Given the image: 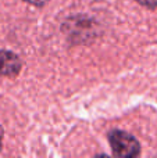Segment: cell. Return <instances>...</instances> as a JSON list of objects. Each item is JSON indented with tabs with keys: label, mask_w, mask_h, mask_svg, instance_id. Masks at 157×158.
<instances>
[{
	"label": "cell",
	"mask_w": 157,
	"mask_h": 158,
	"mask_svg": "<svg viewBox=\"0 0 157 158\" xmlns=\"http://www.w3.org/2000/svg\"><path fill=\"white\" fill-rule=\"evenodd\" d=\"M22 63L15 53L10 50H0V77L13 78L19 74Z\"/></svg>",
	"instance_id": "obj_2"
},
{
	"label": "cell",
	"mask_w": 157,
	"mask_h": 158,
	"mask_svg": "<svg viewBox=\"0 0 157 158\" xmlns=\"http://www.w3.org/2000/svg\"><path fill=\"white\" fill-rule=\"evenodd\" d=\"M141 4H143V6H146V7H149V8H155L157 7V0H138Z\"/></svg>",
	"instance_id": "obj_3"
},
{
	"label": "cell",
	"mask_w": 157,
	"mask_h": 158,
	"mask_svg": "<svg viewBox=\"0 0 157 158\" xmlns=\"http://www.w3.org/2000/svg\"><path fill=\"white\" fill-rule=\"evenodd\" d=\"M27 3H31V4H35V6H43L45 3H47L49 0H24Z\"/></svg>",
	"instance_id": "obj_4"
},
{
	"label": "cell",
	"mask_w": 157,
	"mask_h": 158,
	"mask_svg": "<svg viewBox=\"0 0 157 158\" xmlns=\"http://www.w3.org/2000/svg\"><path fill=\"white\" fill-rule=\"evenodd\" d=\"M108 140H110V146L113 154L116 157H128L132 158L139 156L141 153V146L139 142L132 136V135L127 133L124 131H116L108 133Z\"/></svg>",
	"instance_id": "obj_1"
},
{
	"label": "cell",
	"mask_w": 157,
	"mask_h": 158,
	"mask_svg": "<svg viewBox=\"0 0 157 158\" xmlns=\"http://www.w3.org/2000/svg\"><path fill=\"white\" fill-rule=\"evenodd\" d=\"M2 140H3V129L0 126V147H2Z\"/></svg>",
	"instance_id": "obj_5"
}]
</instances>
